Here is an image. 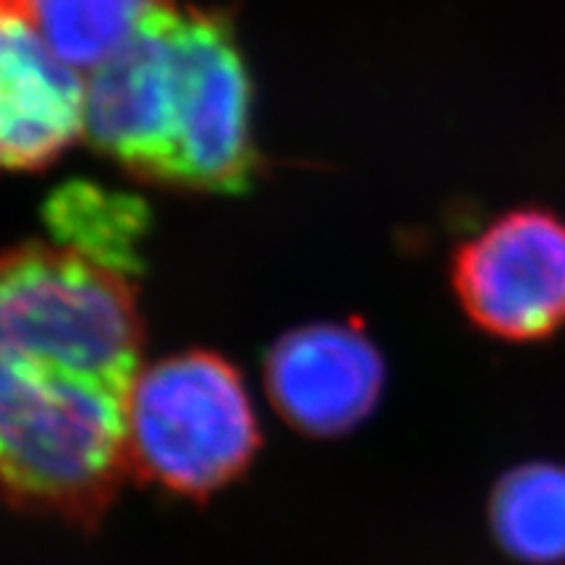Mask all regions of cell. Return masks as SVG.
I'll return each instance as SVG.
<instances>
[{"instance_id": "obj_1", "label": "cell", "mask_w": 565, "mask_h": 565, "mask_svg": "<svg viewBox=\"0 0 565 565\" xmlns=\"http://www.w3.org/2000/svg\"><path fill=\"white\" fill-rule=\"evenodd\" d=\"M126 398L74 377L0 362V475L24 513L100 524L129 469Z\"/></svg>"}, {"instance_id": "obj_2", "label": "cell", "mask_w": 565, "mask_h": 565, "mask_svg": "<svg viewBox=\"0 0 565 565\" xmlns=\"http://www.w3.org/2000/svg\"><path fill=\"white\" fill-rule=\"evenodd\" d=\"M0 362L129 395L141 372L131 278L58 244L30 242L0 265Z\"/></svg>"}, {"instance_id": "obj_3", "label": "cell", "mask_w": 565, "mask_h": 565, "mask_svg": "<svg viewBox=\"0 0 565 565\" xmlns=\"http://www.w3.org/2000/svg\"><path fill=\"white\" fill-rule=\"evenodd\" d=\"M126 445L141 482L183 498H207L231 484L259 445L242 374L210 351L150 364L126 398Z\"/></svg>"}, {"instance_id": "obj_4", "label": "cell", "mask_w": 565, "mask_h": 565, "mask_svg": "<svg viewBox=\"0 0 565 565\" xmlns=\"http://www.w3.org/2000/svg\"><path fill=\"white\" fill-rule=\"evenodd\" d=\"M181 19L168 6L95 68L84 95V139L134 179L175 189L179 171Z\"/></svg>"}, {"instance_id": "obj_5", "label": "cell", "mask_w": 565, "mask_h": 565, "mask_svg": "<svg viewBox=\"0 0 565 565\" xmlns=\"http://www.w3.org/2000/svg\"><path fill=\"white\" fill-rule=\"evenodd\" d=\"M263 171L252 137V82L231 19L183 9L175 189L236 196Z\"/></svg>"}, {"instance_id": "obj_6", "label": "cell", "mask_w": 565, "mask_h": 565, "mask_svg": "<svg viewBox=\"0 0 565 565\" xmlns=\"http://www.w3.org/2000/svg\"><path fill=\"white\" fill-rule=\"evenodd\" d=\"M450 280L484 333L515 343L555 335L565 324V221L540 207L508 212L458 246Z\"/></svg>"}, {"instance_id": "obj_7", "label": "cell", "mask_w": 565, "mask_h": 565, "mask_svg": "<svg viewBox=\"0 0 565 565\" xmlns=\"http://www.w3.org/2000/svg\"><path fill=\"white\" fill-rule=\"evenodd\" d=\"M87 82L53 53L26 0H0V160L9 171L53 166L84 137Z\"/></svg>"}, {"instance_id": "obj_8", "label": "cell", "mask_w": 565, "mask_h": 565, "mask_svg": "<svg viewBox=\"0 0 565 565\" xmlns=\"http://www.w3.org/2000/svg\"><path fill=\"white\" fill-rule=\"evenodd\" d=\"M385 366L356 324L320 322L273 345L265 385L278 414L303 435L335 437L372 414Z\"/></svg>"}, {"instance_id": "obj_9", "label": "cell", "mask_w": 565, "mask_h": 565, "mask_svg": "<svg viewBox=\"0 0 565 565\" xmlns=\"http://www.w3.org/2000/svg\"><path fill=\"white\" fill-rule=\"evenodd\" d=\"M53 242L121 275L145 267L141 242L150 231V210L139 196L113 192L92 181H68L42 204Z\"/></svg>"}, {"instance_id": "obj_10", "label": "cell", "mask_w": 565, "mask_h": 565, "mask_svg": "<svg viewBox=\"0 0 565 565\" xmlns=\"http://www.w3.org/2000/svg\"><path fill=\"white\" fill-rule=\"evenodd\" d=\"M500 547L532 565L565 563V469L526 463L508 471L490 500Z\"/></svg>"}, {"instance_id": "obj_11", "label": "cell", "mask_w": 565, "mask_h": 565, "mask_svg": "<svg viewBox=\"0 0 565 565\" xmlns=\"http://www.w3.org/2000/svg\"><path fill=\"white\" fill-rule=\"evenodd\" d=\"M171 0H26L34 26L61 61L95 71L137 38Z\"/></svg>"}]
</instances>
